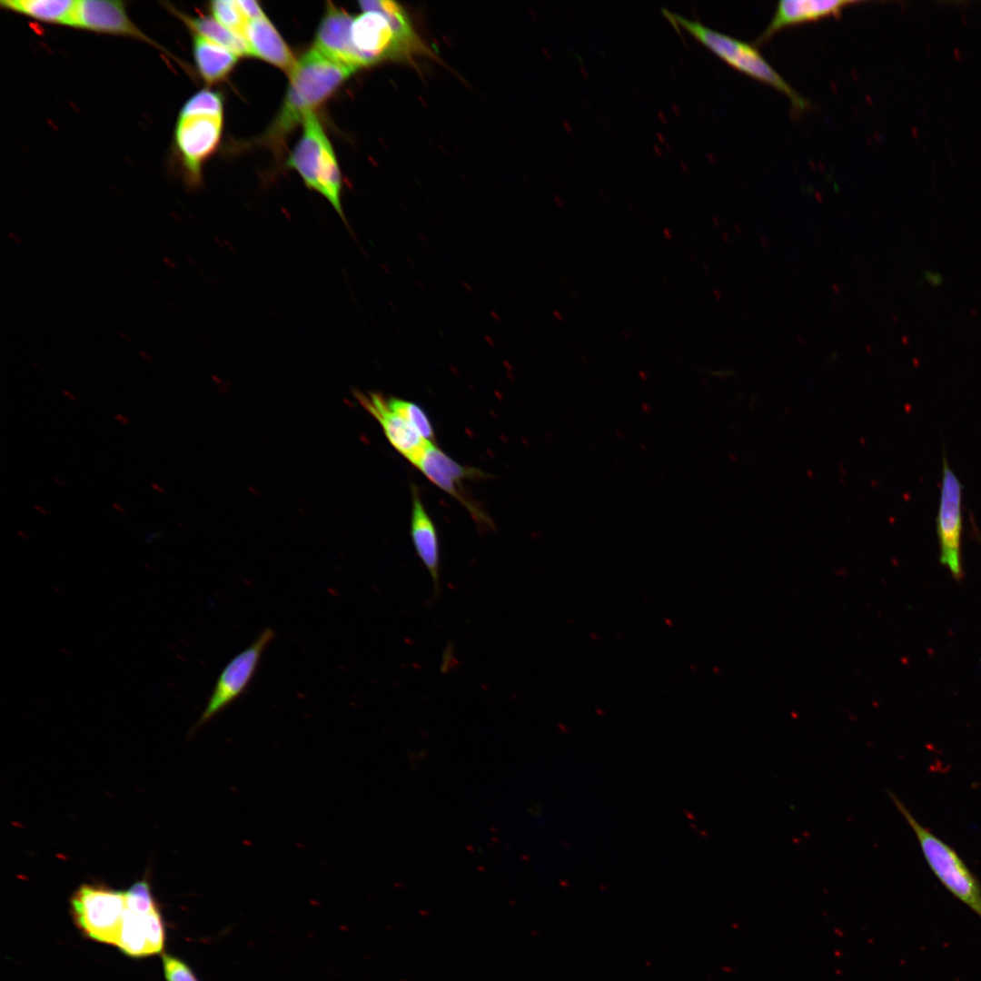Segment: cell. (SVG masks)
Listing matches in <instances>:
<instances>
[{
  "label": "cell",
  "mask_w": 981,
  "mask_h": 981,
  "mask_svg": "<svg viewBox=\"0 0 981 981\" xmlns=\"http://www.w3.org/2000/svg\"><path fill=\"white\" fill-rule=\"evenodd\" d=\"M359 5L364 12L376 11L382 14L390 22L398 40L411 56L431 54L430 49L416 34L406 11L397 2L368 0L360 1Z\"/></svg>",
  "instance_id": "ac0fdd59"
},
{
  "label": "cell",
  "mask_w": 981,
  "mask_h": 981,
  "mask_svg": "<svg viewBox=\"0 0 981 981\" xmlns=\"http://www.w3.org/2000/svg\"><path fill=\"white\" fill-rule=\"evenodd\" d=\"M274 637L272 628L263 629L248 647L229 660L221 670L194 728L207 723L245 692Z\"/></svg>",
  "instance_id": "8992f818"
},
{
  "label": "cell",
  "mask_w": 981,
  "mask_h": 981,
  "mask_svg": "<svg viewBox=\"0 0 981 981\" xmlns=\"http://www.w3.org/2000/svg\"><path fill=\"white\" fill-rule=\"evenodd\" d=\"M387 402L390 408L407 421L421 438L434 442L432 424L420 405L393 396L387 398Z\"/></svg>",
  "instance_id": "7402d4cb"
},
{
  "label": "cell",
  "mask_w": 981,
  "mask_h": 981,
  "mask_svg": "<svg viewBox=\"0 0 981 981\" xmlns=\"http://www.w3.org/2000/svg\"><path fill=\"white\" fill-rule=\"evenodd\" d=\"M151 487H152V489L154 490H155L156 492H158L160 494H164L165 492L164 489L161 485H159V484H157L155 482L151 483Z\"/></svg>",
  "instance_id": "f546056e"
},
{
  "label": "cell",
  "mask_w": 981,
  "mask_h": 981,
  "mask_svg": "<svg viewBox=\"0 0 981 981\" xmlns=\"http://www.w3.org/2000/svg\"><path fill=\"white\" fill-rule=\"evenodd\" d=\"M237 4L249 21L266 16L256 1L238 0Z\"/></svg>",
  "instance_id": "83f0119b"
},
{
  "label": "cell",
  "mask_w": 981,
  "mask_h": 981,
  "mask_svg": "<svg viewBox=\"0 0 981 981\" xmlns=\"http://www.w3.org/2000/svg\"><path fill=\"white\" fill-rule=\"evenodd\" d=\"M114 419L124 425H129L131 423L129 418L122 413H115Z\"/></svg>",
  "instance_id": "f1b7e54d"
},
{
  "label": "cell",
  "mask_w": 981,
  "mask_h": 981,
  "mask_svg": "<svg viewBox=\"0 0 981 981\" xmlns=\"http://www.w3.org/2000/svg\"><path fill=\"white\" fill-rule=\"evenodd\" d=\"M351 38L363 67L385 60L412 58L398 40L388 19L376 11H365L353 17Z\"/></svg>",
  "instance_id": "9c48e42d"
},
{
  "label": "cell",
  "mask_w": 981,
  "mask_h": 981,
  "mask_svg": "<svg viewBox=\"0 0 981 981\" xmlns=\"http://www.w3.org/2000/svg\"><path fill=\"white\" fill-rule=\"evenodd\" d=\"M861 3L853 0H781L768 25L757 37L755 45L768 42L780 30L827 17L840 16L843 10Z\"/></svg>",
  "instance_id": "4fadbf2b"
},
{
  "label": "cell",
  "mask_w": 981,
  "mask_h": 981,
  "mask_svg": "<svg viewBox=\"0 0 981 981\" xmlns=\"http://www.w3.org/2000/svg\"><path fill=\"white\" fill-rule=\"evenodd\" d=\"M962 489L960 481L950 468L944 455L936 515V533L940 547V561L956 577H959L962 573Z\"/></svg>",
  "instance_id": "ba28073f"
},
{
  "label": "cell",
  "mask_w": 981,
  "mask_h": 981,
  "mask_svg": "<svg viewBox=\"0 0 981 981\" xmlns=\"http://www.w3.org/2000/svg\"><path fill=\"white\" fill-rule=\"evenodd\" d=\"M245 41L251 55L261 58L289 74L292 73L297 61L266 16L249 21Z\"/></svg>",
  "instance_id": "2e32d148"
},
{
  "label": "cell",
  "mask_w": 981,
  "mask_h": 981,
  "mask_svg": "<svg viewBox=\"0 0 981 981\" xmlns=\"http://www.w3.org/2000/svg\"><path fill=\"white\" fill-rule=\"evenodd\" d=\"M125 907L138 915H146L158 908L152 894L151 887L144 878L133 884L124 892Z\"/></svg>",
  "instance_id": "d4e9b609"
},
{
  "label": "cell",
  "mask_w": 981,
  "mask_h": 981,
  "mask_svg": "<svg viewBox=\"0 0 981 981\" xmlns=\"http://www.w3.org/2000/svg\"><path fill=\"white\" fill-rule=\"evenodd\" d=\"M63 393H64V394L65 396H67V397H68V398H69V399H70L71 401H76V398H75V396H74V395L73 393H71L70 391H63Z\"/></svg>",
  "instance_id": "d6a6232c"
},
{
  "label": "cell",
  "mask_w": 981,
  "mask_h": 981,
  "mask_svg": "<svg viewBox=\"0 0 981 981\" xmlns=\"http://www.w3.org/2000/svg\"><path fill=\"white\" fill-rule=\"evenodd\" d=\"M223 103L222 95L214 91L203 89L191 96L182 106L179 115H220L223 116Z\"/></svg>",
  "instance_id": "cb8c5ba5"
},
{
  "label": "cell",
  "mask_w": 981,
  "mask_h": 981,
  "mask_svg": "<svg viewBox=\"0 0 981 981\" xmlns=\"http://www.w3.org/2000/svg\"><path fill=\"white\" fill-rule=\"evenodd\" d=\"M889 796L914 830L930 868L957 899L981 918V886L956 853L921 826L893 794Z\"/></svg>",
  "instance_id": "277c9868"
},
{
  "label": "cell",
  "mask_w": 981,
  "mask_h": 981,
  "mask_svg": "<svg viewBox=\"0 0 981 981\" xmlns=\"http://www.w3.org/2000/svg\"><path fill=\"white\" fill-rule=\"evenodd\" d=\"M53 479H54V481L55 482H57V483H58V484H59L60 486H62V487H64V486H65V485H66L65 481H63L62 479H60V478H57V477H54Z\"/></svg>",
  "instance_id": "836d02e7"
},
{
  "label": "cell",
  "mask_w": 981,
  "mask_h": 981,
  "mask_svg": "<svg viewBox=\"0 0 981 981\" xmlns=\"http://www.w3.org/2000/svg\"><path fill=\"white\" fill-rule=\"evenodd\" d=\"M661 11L675 28L684 29L689 33L728 64L785 94L794 111L800 113L809 108L808 100L780 75L754 44L751 45L718 32L699 21L689 19L667 8L662 7Z\"/></svg>",
  "instance_id": "7a4b0ae2"
},
{
  "label": "cell",
  "mask_w": 981,
  "mask_h": 981,
  "mask_svg": "<svg viewBox=\"0 0 981 981\" xmlns=\"http://www.w3.org/2000/svg\"><path fill=\"white\" fill-rule=\"evenodd\" d=\"M169 9L178 16L194 35H201L239 56L251 55L249 46L244 39L224 27L211 16H190L178 11L173 6Z\"/></svg>",
  "instance_id": "ffe728a7"
},
{
  "label": "cell",
  "mask_w": 981,
  "mask_h": 981,
  "mask_svg": "<svg viewBox=\"0 0 981 981\" xmlns=\"http://www.w3.org/2000/svg\"><path fill=\"white\" fill-rule=\"evenodd\" d=\"M352 20L353 17L342 8L328 2L313 46L327 55L359 70L363 66L352 43Z\"/></svg>",
  "instance_id": "5bb4252c"
},
{
  "label": "cell",
  "mask_w": 981,
  "mask_h": 981,
  "mask_svg": "<svg viewBox=\"0 0 981 981\" xmlns=\"http://www.w3.org/2000/svg\"><path fill=\"white\" fill-rule=\"evenodd\" d=\"M116 946L126 955L141 957L151 955L144 923V915L125 907Z\"/></svg>",
  "instance_id": "44dd1931"
},
{
  "label": "cell",
  "mask_w": 981,
  "mask_h": 981,
  "mask_svg": "<svg viewBox=\"0 0 981 981\" xmlns=\"http://www.w3.org/2000/svg\"><path fill=\"white\" fill-rule=\"evenodd\" d=\"M302 135L287 160L306 186L324 196L346 223L341 202L342 175L332 144L314 112L302 121Z\"/></svg>",
  "instance_id": "3957f363"
},
{
  "label": "cell",
  "mask_w": 981,
  "mask_h": 981,
  "mask_svg": "<svg viewBox=\"0 0 981 981\" xmlns=\"http://www.w3.org/2000/svg\"><path fill=\"white\" fill-rule=\"evenodd\" d=\"M144 923L151 955L160 953L164 944V926L159 909L144 915Z\"/></svg>",
  "instance_id": "484cf974"
},
{
  "label": "cell",
  "mask_w": 981,
  "mask_h": 981,
  "mask_svg": "<svg viewBox=\"0 0 981 981\" xmlns=\"http://www.w3.org/2000/svg\"><path fill=\"white\" fill-rule=\"evenodd\" d=\"M417 468L432 483L461 502L472 515L481 530L493 528L490 518L465 495L463 490L462 481L465 480L485 477L480 470L459 464L435 443L429 446Z\"/></svg>",
  "instance_id": "30bf717a"
},
{
  "label": "cell",
  "mask_w": 981,
  "mask_h": 981,
  "mask_svg": "<svg viewBox=\"0 0 981 981\" xmlns=\"http://www.w3.org/2000/svg\"><path fill=\"white\" fill-rule=\"evenodd\" d=\"M210 10L216 21L245 40L249 20L241 10L237 1H213L210 3Z\"/></svg>",
  "instance_id": "603a6c76"
},
{
  "label": "cell",
  "mask_w": 981,
  "mask_h": 981,
  "mask_svg": "<svg viewBox=\"0 0 981 981\" xmlns=\"http://www.w3.org/2000/svg\"><path fill=\"white\" fill-rule=\"evenodd\" d=\"M356 68L312 46L296 62L283 105L266 134L272 144H282L305 115L327 100Z\"/></svg>",
  "instance_id": "6da1fadb"
},
{
  "label": "cell",
  "mask_w": 981,
  "mask_h": 981,
  "mask_svg": "<svg viewBox=\"0 0 981 981\" xmlns=\"http://www.w3.org/2000/svg\"><path fill=\"white\" fill-rule=\"evenodd\" d=\"M69 26L134 38L151 45L166 54H168L164 48L134 25L127 15L124 4L122 1H76Z\"/></svg>",
  "instance_id": "8fae6325"
},
{
  "label": "cell",
  "mask_w": 981,
  "mask_h": 981,
  "mask_svg": "<svg viewBox=\"0 0 981 981\" xmlns=\"http://www.w3.org/2000/svg\"><path fill=\"white\" fill-rule=\"evenodd\" d=\"M359 404L381 425L391 445L411 464L417 467L427 449L434 442L421 438L399 414L393 411L387 398L379 392L354 393Z\"/></svg>",
  "instance_id": "7c38bea8"
},
{
  "label": "cell",
  "mask_w": 981,
  "mask_h": 981,
  "mask_svg": "<svg viewBox=\"0 0 981 981\" xmlns=\"http://www.w3.org/2000/svg\"><path fill=\"white\" fill-rule=\"evenodd\" d=\"M410 534L413 547L433 583L434 595L441 590V551L438 532L421 500L420 490L411 487Z\"/></svg>",
  "instance_id": "9a60e30c"
},
{
  "label": "cell",
  "mask_w": 981,
  "mask_h": 981,
  "mask_svg": "<svg viewBox=\"0 0 981 981\" xmlns=\"http://www.w3.org/2000/svg\"><path fill=\"white\" fill-rule=\"evenodd\" d=\"M163 966L167 981H198L191 967L175 956L164 955Z\"/></svg>",
  "instance_id": "4316f807"
},
{
  "label": "cell",
  "mask_w": 981,
  "mask_h": 981,
  "mask_svg": "<svg viewBox=\"0 0 981 981\" xmlns=\"http://www.w3.org/2000/svg\"><path fill=\"white\" fill-rule=\"evenodd\" d=\"M112 507L120 513H124L125 512V509L123 506H121L120 504H118L117 502H113Z\"/></svg>",
  "instance_id": "4dcf8cb0"
},
{
  "label": "cell",
  "mask_w": 981,
  "mask_h": 981,
  "mask_svg": "<svg viewBox=\"0 0 981 981\" xmlns=\"http://www.w3.org/2000/svg\"><path fill=\"white\" fill-rule=\"evenodd\" d=\"M193 52L199 74L210 84L223 80L238 59L228 49L198 35H193Z\"/></svg>",
  "instance_id": "e0dca14e"
},
{
  "label": "cell",
  "mask_w": 981,
  "mask_h": 981,
  "mask_svg": "<svg viewBox=\"0 0 981 981\" xmlns=\"http://www.w3.org/2000/svg\"><path fill=\"white\" fill-rule=\"evenodd\" d=\"M34 509L36 511H38L39 513H41L42 515H46L47 514V510L45 508H43L42 506H40V505H37V504L34 505Z\"/></svg>",
  "instance_id": "1f68e13d"
},
{
  "label": "cell",
  "mask_w": 981,
  "mask_h": 981,
  "mask_svg": "<svg viewBox=\"0 0 981 981\" xmlns=\"http://www.w3.org/2000/svg\"><path fill=\"white\" fill-rule=\"evenodd\" d=\"M73 918L89 938L115 945L125 910L124 892L102 884H83L70 899Z\"/></svg>",
  "instance_id": "5b68a950"
},
{
  "label": "cell",
  "mask_w": 981,
  "mask_h": 981,
  "mask_svg": "<svg viewBox=\"0 0 981 981\" xmlns=\"http://www.w3.org/2000/svg\"><path fill=\"white\" fill-rule=\"evenodd\" d=\"M222 129L220 115H178L174 147L189 184L201 183L203 164L216 150Z\"/></svg>",
  "instance_id": "52a82bcc"
},
{
  "label": "cell",
  "mask_w": 981,
  "mask_h": 981,
  "mask_svg": "<svg viewBox=\"0 0 981 981\" xmlns=\"http://www.w3.org/2000/svg\"><path fill=\"white\" fill-rule=\"evenodd\" d=\"M76 1L72 0H5L2 8L39 22L69 26Z\"/></svg>",
  "instance_id": "d6986e66"
}]
</instances>
